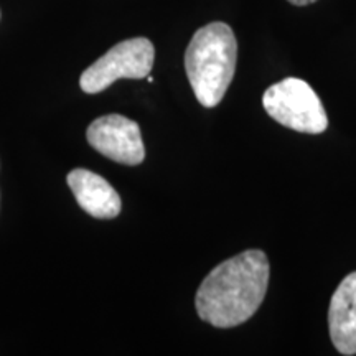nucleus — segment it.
<instances>
[{"label":"nucleus","mask_w":356,"mask_h":356,"mask_svg":"<svg viewBox=\"0 0 356 356\" xmlns=\"http://www.w3.org/2000/svg\"><path fill=\"white\" fill-rule=\"evenodd\" d=\"M66 181L78 204L88 215L99 220H111L121 213V197L113 185L97 173L86 168H76L68 173Z\"/></svg>","instance_id":"6"},{"label":"nucleus","mask_w":356,"mask_h":356,"mask_svg":"<svg viewBox=\"0 0 356 356\" xmlns=\"http://www.w3.org/2000/svg\"><path fill=\"white\" fill-rule=\"evenodd\" d=\"M269 274V261L259 249L221 262L204 277L195 297L200 318L216 328L248 322L264 300Z\"/></svg>","instance_id":"1"},{"label":"nucleus","mask_w":356,"mask_h":356,"mask_svg":"<svg viewBox=\"0 0 356 356\" xmlns=\"http://www.w3.org/2000/svg\"><path fill=\"white\" fill-rule=\"evenodd\" d=\"M86 137L92 149L118 163L139 165L145 159L139 124L121 114L97 118L88 127Z\"/></svg>","instance_id":"5"},{"label":"nucleus","mask_w":356,"mask_h":356,"mask_svg":"<svg viewBox=\"0 0 356 356\" xmlns=\"http://www.w3.org/2000/svg\"><path fill=\"white\" fill-rule=\"evenodd\" d=\"M289 2L293 3V6H299V7H304V6H310V3L317 2V0H289Z\"/></svg>","instance_id":"8"},{"label":"nucleus","mask_w":356,"mask_h":356,"mask_svg":"<svg viewBox=\"0 0 356 356\" xmlns=\"http://www.w3.org/2000/svg\"><path fill=\"white\" fill-rule=\"evenodd\" d=\"M267 114L280 126L304 134H322L328 127L327 111L317 92L299 78H286L262 96Z\"/></svg>","instance_id":"3"},{"label":"nucleus","mask_w":356,"mask_h":356,"mask_svg":"<svg viewBox=\"0 0 356 356\" xmlns=\"http://www.w3.org/2000/svg\"><path fill=\"white\" fill-rule=\"evenodd\" d=\"M154 60L155 48L150 40L144 37L124 40L84 71L79 86L88 95H96L118 79L147 78L152 71Z\"/></svg>","instance_id":"4"},{"label":"nucleus","mask_w":356,"mask_h":356,"mask_svg":"<svg viewBox=\"0 0 356 356\" xmlns=\"http://www.w3.org/2000/svg\"><path fill=\"white\" fill-rule=\"evenodd\" d=\"M328 330L341 355H356V270L346 275L333 292L328 309Z\"/></svg>","instance_id":"7"},{"label":"nucleus","mask_w":356,"mask_h":356,"mask_svg":"<svg viewBox=\"0 0 356 356\" xmlns=\"http://www.w3.org/2000/svg\"><path fill=\"white\" fill-rule=\"evenodd\" d=\"M238 42L228 24L213 22L197 30L185 53V70L198 102L215 108L234 78Z\"/></svg>","instance_id":"2"}]
</instances>
